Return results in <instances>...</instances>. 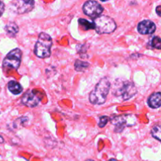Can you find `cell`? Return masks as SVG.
<instances>
[{
    "label": "cell",
    "mask_w": 161,
    "mask_h": 161,
    "mask_svg": "<svg viewBox=\"0 0 161 161\" xmlns=\"http://www.w3.org/2000/svg\"><path fill=\"white\" fill-rule=\"evenodd\" d=\"M22 52L19 48H16L11 50L3 61V66L5 69H17L20 64L21 61Z\"/></svg>",
    "instance_id": "cell-6"
},
{
    "label": "cell",
    "mask_w": 161,
    "mask_h": 161,
    "mask_svg": "<svg viewBox=\"0 0 161 161\" xmlns=\"http://www.w3.org/2000/svg\"><path fill=\"white\" fill-rule=\"evenodd\" d=\"M94 29L98 34H110L116 29V22L112 17L102 15L94 19Z\"/></svg>",
    "instance_id": "cell-4"
},
{
    "label": "cell",
    "mask_w": 161,
    "mask_h": 161,
    "mask_svg": "<svg viewBox=\"0 0 161 161\" xmlns=\"http://www.w3.org/2000/svg\"><path fill=\"white\" fill-rule=\"evenodd\" d=\"M3 142H4V139H3V137L0 136V144H3Z\"/></svg>",
    "instance_id": "cell-21"
},
{
    "label": "cell",
    "mask_w": 161,
    "mask_h": 161,
    "mask_svg": "<svg viewBox=\"0 0 161 161\" xmlns=\"http://www.w3.org/2000/svg\"><path fill=\"white\" fill-rule=\"evenodd\" d=\"M40 102V97L38 96L33 91H28L25 93L21 98V102L25 106L34 108L37 106Z\"/></svg>",
    "instance_id": "cell-8"
},
{
    "label": "cell",
    "mask_w": 161,
    "mask_h": 161,
    "mask_svg": "<svg viewBox=\"0 0 161 161\" xmlns=\"http://www.w3.org/2000/svg\"><path fill=\"white\" fill-rule=\"evenodd\" d=\"M148 105L153 108H158L161 105V94L157 92L153 94L148 99Z\"/></svg>",
    "instance_id": "cell-11"
},
{
    "label": "cell",
    "mask_w": 161,
    "mask_h": 161,
    "mask_svg": "<svg viewBox=\"0 0 161 161\" xmlns=\"http://www.w3.org/2000/svg\"><path fill=\"white\" fill-rule=\"evenodd\" d=\"M157 29L155 23L152 20H145L140 22L138 25V31L140 34L149 35L154 33Z\"/></svg>",
    "instance_id": "cell-9"
},
{
    "label": "cell",
    "mask_w": 161,
    "mask_h": 161,
    "mask_svg": "<svg viewBox=\"0 0 161 161\" xmlns=\"http://www.w3.org/2000/svg\"><path fill=\"white\" fill-rule=\"evenodd\" d=\"M137 118L131 114L120 115L115 116L111 119V123L114 126V130L116 133H120L127 127H132L136 124Z\"/></svg>",
    "instance_id": "cell-5"
},
{
    "label": "cell",
    "mask_w": 161,
    "mask_h": 161,
    "mask_svg": "<svg viewBox=\"0 0 161 161\" xmlns=\"http://www.w3.org/2000/svg\"><path fill=\"white\" fill-rule=\"evenodd\" d=\"M108 161H117L116 160V159H110L109 160H108Z\"/></svg>",
    "instance_id": "cell-22"
},
{
    "label": "cell",
    "mask_w": 161,
    "mask_h": 161,
    "mask_svg": "<svg viewBox=\"0 0 161 161\" xmlns=\"http://www.w3.org/2000/svg\"><path fill=\"white\" fill-rule=\"evenodd\" d=\"M84 14L91 18H97L103 12L104 8L102 5L96 1H87L83 6Z\"/></svg>",
    "instance_id": "cell-7"
},
{
    "label": "cell",
    "mask_w": 161,
    "mask_h": 161,
    "mask_svg": "<svg viewBox=\"0 0 161 161\" xmlns=\"http://www.w3.org/2000/svg\"><path fill=\"white\" fill-rule=\"evenodd\" d=\"M5 31H6L7 35L10 37H14L18 33L19 28L14 22H9L5 26Z\"/></svg>",
    "instance_id": "cell-12"
},
{
    "label": "cell",
    "mask_w": 161,
    "mask_h": 161,
    "mask_svg": "<svg viewBox=\"0 0 161 161\" xmlns=\"http://www.w3.org/2000/svg\"><path fill=\"white\" fill-rule=\"evenodd\" d=\"M160 126L159 125V124L154 125L153 127L152 128V130H151V135H152V136L154 138H156V139L159 142H160Z\"/></svg>",
    "instance_id": "cell-16"
},
{
    "label": "cell",
    "mask_w": 161,
    "mask_h": 161,
    "mask_svg": "<svg viewBox=\"0 0 161 161\" xmlns=\"http://www.w3.org/2000/svg\"><path fill=\"white\" fill-rule=\"evenodd\" d=\"M110 86L111 84L108 78H102L96 85L94 91L90 94L89 99L91 103L93 105H102L105 103L109 93Z\"/></svg>",
    "instance_id": "cell-1"
},
{
    "label": "cell",
    "mask_w": 161,
    "mask_h": 161,
    "mask_svg": "<svg viewBox=\"0 0 161 161\" xmlns=\"http://www.w3.org/2000/svg\"><path fill=\"white\" fill-rule=\"evenodd\" d=\"M52 43V39L48 34L40 33L35 46V54L39 58H49L51 53Z\"/></svg>",
    "instance_id": "cell-3"
},
{
    "label": "cell",
    "mask_w": 161,
    "mask_h": 161,
    "mask_svg": "<svg viewBox=\"0 0 161 161\" xmlns=\"http://www.w3.org/2000/svg\"><path fill=\"white\" fill-rule=\"evenodd\" d=\"M151 45L153 47H154L155 49L157 50H160L161 49V41L160 38L159 36H155L153 37V39L151 41Z\"/></svg>",
    "instance_id": "cell-17"
},
{
    "label": "cell",
    "mask_w": 161,
    "mask_h": 161,
    "mask_svg": "<svg viewBox=\"0 0 161 161\" xmlns=\"http://www.w3.org/2000/svg\"><path fill=\"white\" fill-rule=\"evenodd\" d=\"M89 63L81 60H76L75 62V69L77 72H83L89 68Z\"/></svg>",
    "instance_id": "cell-15"
},
{
    "label": "cell",
    "mask_w": 161,
    "mask_h": 161,
    "mask_svg": "<svg viewBox=\"0 0 161 161\" xmlns=\"http://www.w3.org/2000/svg\"><path fill=\"white\" fill-rule=\"evenodd\" d=\"M16 5H17V14H26V13L30 12L34 8L35 2L31 1V0H23V1H17L15 2Z\"/></svg>",
    "instance_id": "cell-10"
},
{
    "label": "cell",
    "mask_w": 161,
    "mask_h": 161,
    "mask_svg": "<svg viewBox=\"0 0 161 161\" xmlns=\"http://www.w3.org/2000/svg\"><path fill=\"white\" fill-rule=\"evenodd\" d=\"M79 24L80 26L83 28L84 30L87 31L90 29H94V24L93 21H90V20H86V19L80 18L79 19Z\"/></svg>",
    "instance_id": "cell-14"
},
{
    "label": "cell",
    "mask_w": 161,
    "mask_h": 161,
    "mask_svg": "<svg viewBox=\"0 0 161 161\" xmlns=\"http://www.w3.org/2000/svg\"><path fill=\"white\" fill-rule=\"evenodd\" d=\"M108 121H109V118L106 116H101L99 118V122H98V127L100 128H103L104 127L106 126V124H108Z\"/></svg>",
    "instance_id": "cell-18"
},
{
    "label": "cell",
    "mask_w": 161,
    "mask_h": 161,
    "mask_svg": "<svg viewBox=\"0 0 161 161\" xmlns=\"http://www.w3.org/2000/svg\"><path fill=\"white\" fill-rule=\"evenodd\" d=\"M5 10V4L2 1H0V17L3 15Z\"/></svg>",
    "instance_id": "cell-19"
},
{
    "label": "cell",
    "mask_w": 161,
    "mask_h": 161,
    "mask_svg": "<svg viewBox=\"0 0 161 161\" xmlns=\"http://www.w3.org/2000/svg\"><path fill=\"white\" fill-rule=\"evenodd\" d=\"M137 88L135 83L128 80L118 81L115 83L113 94L119 102L127 101L132 98L136 94Z\"/></svg>",
    "instance_id": "cell-2"
},
{
    "label": "cell",
    "mask_w": 161,
    "mask_h": 161,
    "mask_svg": "<svg viewBox=\"0 0 161 161\" xmlns=\"http://www.w3.org/2000/svg\"><path fill=\"white\" fill-rule=\"evenodd\" d=\"M8 89L13 94H15V95L20 94L23 91V88H22L21 85L16 81L9 82V83H8Z\"/></svg>",
    "instance_id": "cell-13"
},
{
    "label": "cell",
    "mask_w": 161,
    "mask_h": 161,
    "mask_svg": "<svg viewBox=\"0 0 161 161\" xmlns=\"http://www.w3.org/2000/svg\"><path fill=\"white\" fill-rule=\"evenodd\" d=\"M86 161H94V160H91V159H89V160H86Z\"/></svg>",
    "instance_id": "cell-23"
},
{
    "label": "cell",
    "mask_w": 161,
    "mask_h": 161,
    "mask_svg": "<svg viewBox=\"0 0 161 161\" xmlns=\"http://www.w3.org/2000/svg\"><path fill=\"white\" fill-rule=\"evenodd\" d=\"M161 6H158L156 8V11H157V14H158V16H161Z\"/></svg>",
    "instance_id": "cell-20"
}]
</instances>
